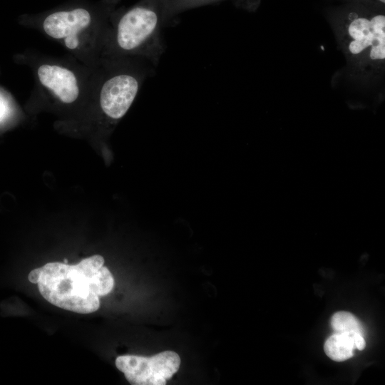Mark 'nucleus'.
Returning <instances> with one entry per match:
<instances>
[{
  "label": "nucleus",
  "instance_id": "nucleus-1",
  "mask_svg": "<svg viewBox=\"0 0 385 385\" xmlns=\"http://www.w3.org/2000/svg\"><path fill=\"white\" fill-rule=\"evenodd\" d=\"M104 259L96 255L75 265L48 262L41 267L38 287L42 297L61 309L80 314L96 312L99 297L108 294L114 285Z\"/></svg>",
  "mask_w": 385,
  "mask_h": 385
},
{
  "label": "nucleus",
  "instance_id": "nucleus-2",
  "mask_svg": "<svg viewBox=\"0 0 385 385\" xmlns=\"http://www.w3.org/2000/svg\"><path fill=\"white\" fill-rule=\"evenodd\" d=\"M164 7L165 0H143L123 14L115 29L118 48L157 66L166 48L162 34L166 25Z\"/></svg>",
  "mask_w": 385,
  "mask_h": 385
},
{
  "label": "nucleus",
  "instance_id": "nucleus-3",
  "mask_svg": "<svg viewBox=\"0 0 385 385\" xmlns=\"http://www.w3.org/2000/svg\"><path fill=\"white\" fill-rule=\"evenodd\" d=\"M179 355L171 351L160 352L150 357L135 355L118 356L116 367L128 382L133 385H163L180 367Z\"/></svg>",
  "mask_w": 385,
  "mask_h": 385
},
{
  "label": "nucleus",
  "instance_id": "nucleus-4",
  "mask_svg": "<svg viewBox=\"0 0 385 385\" xmlns=\"http://www.w3.org/2000/svg\"><path fill=\"white\" fill-rule=\"evenodd\" d=\"M154 68L148 63L136 73L122 71L106 79L101 88L99 96L103 113L112 119L122 118L135 98L143 81L154 73Z\"/></svg>",
  "mask_w": 385,
  "mask_h": 385
},
{
  "label": "nucleus",
  "instance_id": "nucleus-5",
  "mask_svg": "<svg viewBox=\"0 0 385 385\" xmlns=\"http://www.w3.org/2000/svg\"><path fill=\"white\" fill-rule=\"evenodd\" d=\"M350 37L349 50L359 54L370 47L369 56L372 60L385 58V16L377 15L368 19L357 18L348 26Z\"/></svg>",
  "mask_w": 385,
  "mask_h": 385
},
{
  "label": "nucleus",
  "instance_id": "nucleus-6",
  "mask_svg": "<svg viewBox=\"0 0 385 385\" xmlns=\"http://www.w3.org/2000/svg\"><path fill=\"white\" fill-rule=\"evenodd\" d=\"M91 15L84 9L58 11L48 16L43 24L44 31L54 38H64L66 46L74 49L78 46L77 34L88 26Z\"/></svg>",
  "mask_w": 385,
  "mask_h": 385
},
{
  "label": "nucleus",
  "instance_id": "nucleus-7",
  "mask_svg": "<svg viewBox=\"0 0 385 385\" xmlns=\"http://www.w3.org/2000/svg\"><path fill=\"white\" fill-rule=\"evenodd\" d=\"M41 83L50 89L63 103H71L76 100L79 90L74 73L55 65H42L38 69Z\"/></svg>",
  "mask_w": 385,
  "mask_h": 385
},
{
  "label": "nucleus",
  "instance_id": "nucleus-8",
  "mask_svg": "<svg viewBox=\"0 0 385 385\" xmlns=\"http://www.w3.org/2000/svg\"><path fill=\"white\" fill-rule=\"evenodd\" d=\"M352 334L335 332L331 335L324 343V349L326 354L336 361H343L352 357L356 349Z\"/></svg>",
  "mask_w": 385,
  "mask_h": 385
},
{
  "label": "nucleus",
  "instance_id": "nucleus-9",
  "mask_svg": "<svg viewBox=\"0 0 385 385\" xmlns=\"http://www.w3.org/2000/svg\"><path fill=\"white\" fill-rule=\"evenodd\" d=\"M218 0H165L164 17L166 25L179 14Z\"/></svg>",
  "mask_w": 385,
  "mask_h": 385
},
{
  "label": "nucleus",
  "instance_id": "nucleus-10",
  "mask_svg": "<svg viewBox=\"0 0 385 385\" xmlns=\"http://www.w3.org/2000/svg\"><path fill=\"white\" fill-rule=\"evenodd\" d=\"M331 327L336 333L359 332L364 334L362 324L359 319L348 312H338L331 318Z\"/></svg>",
  "mask_w": 385,
  "mask_h": 385
},
{
  "label": "nucleus",
  "instance_id": "nucleus-11",
  "mask_svg": "<svg viewBox=\"0 0 385 385\" xmlns=\"http://www.w3.org/2000/svg\"><path fill=\"white\" fill-rule=\"evenodd\" d=\"M355 348L359 350H363L365 348L366 342L364 338V334L359 332L352 334Z\"/></svg>",
  "mask_w": 385,
  "mask_h": 385
},
{
  "label": "nucleus",
  "instance_id": "nucleus-12",
  "mask_svg": "<svg viewBox=\"0 0 385 385\" xmlns=\"http://www.w3.org/2000/svg\"><path fill=\"white\" fill-rule=\"evenodd\" d=\"M9 107L6 100L0 95V122L8 115Z\"/></svg>",
  "mask_w": 385,
  "mask_h": 385
},
{
  "label": "nucleus",
  "instance_id": "nucleus-13",
  "mask_svg": "<svg viewBox=\"0 0 385 385\" xmlns=\"http://www.w3.org/2000/svg\"><path fill=\"white\" fill-rule=\"evenodd\" d=\"M41 274V267L36 268L33 270L29 274V280L34 283L37 284Z\"/></svg>",
  "mask_w": 385,
  "mask_h": 385
},
{
  "label": "nucleus",
  "instance_id": "nucleus-14",
  "mask_svg": "<svg viewBox=\"0 0 385 385\" xmlns=\"http://www.w3.org/2000/svg\"><path fill=\"white\" fill-rule=\"evenodd\" d=\"M63 263L67 264L68 263V260L67 259H63Z\"/></svg>",
  "mask_w": 385,
  "mask_h": 385
},
{
  "label": "nucleus",
  "instance_id": "nucleus-15",
  "mask_svg": "<svg viewBox=\"0 0 385 385\" xmlns=\"http://www.w3.org/2000/svg\"><path fill=\"white\" fill-rule=\"evenodd\" d=\"M380 1L384 3L385 2V0H379Z\"/></svg>",
  "mask_w": 385,
  "mask_h": 385
}]
</instances>
